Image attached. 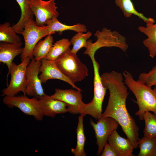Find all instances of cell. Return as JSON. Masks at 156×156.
Listing matches in <instances>:
<instances>
[{
  "instance_id": "6da1fadb",
  "label": "cell",
  "mask_w": 156,
  "mask_h": 156,
  "mask_svg": "<svg viewBox=\"0 0 156 156\" xmlns=\"http://www.w3.org/2000/svg\"><path fill=\"white\" fill-rule=\"evenodd\" d=\"M101 77L103 85L109 90V93L107 105L102 117H111L116 120L136 149L140 139L139 128L126 107L129 93L123 74L113 71L104 73Z\"/></svg>"
},
{
  "instance_id": "7a4b0ae2",
  "label": "cell",
  "mask_w": 156,
  "mask_h": 156,
  "mask_svg": "<svg viewBox=\"0 0 156 156\" xmlns=\"http://www.w3.org/2000/svg\"><path fill=\"white\" fill-rule=\"evenodd\" d=\"M122 74L125 83L136 99L133 100L139 107L135 115L142 120H143L144 113L146 111L152 112L156 115V85L152 89L139 79L135 80L129 72L125 71Z\"/></svg>"
},
{
  "instance_id": "3957f363",
  "label": "cell",
  "mask_w": 156,
  "mask_h": 156,
  "mask_svg": "<svg viewBox=\"0 0 156 156\" xmlns=\"http://www.w3.org/2000/svg\"><path fill=\"white\" fill-rule=\"evenodd\" d=\"M94 35L97 38V40L93 43L92 40H88L86 50L83 53L88 55L90 58L94 57L97 50L103 47H117L124 52L128 49L125 38L117 31H112L110 29L104 27L101 31H96Z\"/></svg>"
},
{
  "instance_id": "277c9868",
  "label": "cell",
  "mask_w": 156,
  "mask_h": 156,
  "mask_svg": "<svg viewBox=\"0 0 156 156\" xmlns=\"http://www.w3.org/2000/svg\"><path fill=\"white\" fill-rule=\"evenodd\" d=\"M70 48L54 61L61 72L74 84L80 81L88 75L87 67L76 54L72 53Z\"/></svg>"
},
{
  "instance_id": "5b68a950",
  "label": "cell",
  "mask_w": 156,
  "mask_h": 156,
  "mask_svg": "<svg viewBox=\"0 0 156 156\" xmlns=\"http://www.w3.org/2000/svg\"><path fill=\"white\" fill-rule=\"evenodd\" d=\"M91 59L94 73V96L90 102L85 104L80 114L83 116L90 115L98 120L102 118V105L107 89L102 83L99 73V64L95 60L94 57Z\"/></svg>"
},
{
  "instance_id": "8992f818",
  "label": "cell",
  "mask_w": 156,
  "mask_h": 156,
  "mask_svg": "<svg viewBox=\"0 0 156 156\" xmlns=\"http://www.w3.org/2000/svg\"><path fill=\"white\" fill-rule=\"evenodd\" d=\"M47 29V25H37L33 19L25 22L20 33L23 37L25 43L23 51L20 56L21 62L27 57L31 60L34 58L33 52L34 47L42 38L49 35Z\"/></svg>"
},
{
  "instance_id": "52a82bcc",
  "label": "cell",
  "mask_w": 156,
  "mask_h": 156,
  "mask_svg": "<svg viewBox=\"0 0 156 156\" xmlns=\"http://www.w3.org/2000/svg\"><path fill=\"white\" fill-rule=\"evenodd\" d=\"M30 60L27 57L18 65L13 62L7 76V83L8 77L9 74H10V81L7 88L2 90V96H14L20 92H23L24 95H26L25 72Z\"/></svg>"
},
{
  "instance_id": "ba28073f",
  "label": "cell",
  "mask_w": 156,
  "mask_h": 156,
  "mask_svg": "<svg viewBox=\"0 0 156 156\" xmlns=\"http://www.w3.org/2000/svg\"><path fill=\"white\" fill-rule=\"evenodd\" d=\"M38 99L29 98L26 95L21 96H5L3 99V103L9 108L16 107L24 114L33 116L37 120H42L43 116L40 111Z\"/></svg>"
},
{
  "instance_id": "9c48e42d",
  "label": "cell",
  "mask_w": 156,
  "mask_h": 156,
  "mask_svg": "<svg viewBox=\"0 0 156 156\" xmlns=\"http://www.w3.org/2000/svg\"><path fill=\"white\" fill-rule=\"evenodd\" d=\"M90 123L95 133L96 144L98 146L97 155H100L109 136L117 130L119 125L116 120L110 117H102L96 123L90 120Z\"/></svg>"
},
{
  "instance_id": "30bf717a",
  "label": "cell",
  "mask_w": 156,
  "mask_h": 156,
  "mask_svg": "<svg viewBox=\"0 0 156 156\" xmlns=\"http://www.w3.org/2000/svg\"><path fill=\"white\" fill-rule=\"evenodd\" d=\"M41 63V60H36L33 58L27 66L25 72L26 95L38 99L47 95L44 92L38 76Z\"/></svg>"
},
{
  "instance_id": "8fae6325",
  "label": "cell",
  "mask_w": 156,
  "mask_h": 156,
  "mask_svg": "<svg viewBox=\"0 0 156 156\" xmlns=\"http://www.w3.org/2000/svg\"><path fill=\"white\" fill-rule=\"evenodd\" d=\"M55 0H30L31 9L35 16V21L37 25H46L49 20L58 16L59 13L57 10Z\"/></svg>"
},
{
  "instance_id": "7c38bea8",
  "label": "cell",
  "mask_w": 156,
  "mask_h": 156,
  "mask_svg": "<svg viewBox=\"0 0 156 156\" xmlns=\"http://www.w3.org/2000/svg\"><path fill=\"white\" fill-rule=\"evenodd\" d=\"M50 96L68 104L69 112L73 114H80L86 104L82 101L81 91L77 90L56 88L55 93Z\"/></svg>"
},
{
  "instance_id": "4fadbf2b",
  "label": "cell",
  "mask_w": 156,
  "mask_h": 156,
  "mask_svg": "<svg viewBox=\"0 0 156 156\" xmlns=\"http://www.w3.org/2000/svg\"><path fill=\"white\" fill-rule=\"evenodd\" d=\"M41 61V64L39 70V72L41 73L39 78L42 83H45L49 79H58L69 84L73 88L81 92L82 91L61 72L54 61L45 58L42 59Z\"/></svg>"
},
{
  "instance_id": "5bb4252c",
  "label": "cell",
  "mask_w": 156,
  "mask_h": 156,
  "mask_svg": "<svg viewBox=\"0 0 156 156\" xmlns=\"http://www.w3.org/2000/svg\"><path fill=\"white\" fill-rule=\"evenodd\" d=\"M38 103L40 111L43 116L53 118L57 114L69 112L68 104L47 95L39 98Z\"/></svg>"
},
{
  "instance_id": "9a60e30c",
  "label": "cell",
  "mask_w": 156,
  "mask_h": 156,
  "mask_svg": "<svg viewBox=\"0 0 156 156\" xmlns=\"http://www.w3.org/2000/svg\"><path fill=\"white\" fill-rule=\"evenodd\" d=\"M23 42L11 43L1 42L0 43V62L5 64L9 71L14 58L23 52Z\"/></svg>"
},
{
  "instance_id": "2e32d148",
  "label": "cell",
  "mask_w": 156,
  "mask_h": 156,
  "mask_svg": "<svg viewBox=\"0 0 156 156\" xmlns=\"http://www.w3.org/2000/svg\"><path fill=\"white\" fill-rule=\"evenodd\" d=\"M117 153L118 156H134V148L131 142L127 138L121 137L115 130L109 138L107 141Z\"/></svg>"
},
{
  "instance_id": "e0dca14e",
  "label": "cell",
  "mask_w": 156,
  "mask_h": 156,
  "mask_svg": "<svg viewBox=\"0 0 156 156\" xmlns=\"http://www.w3.org/2000/svg\"><path fill=\"white\" fill-rule=\"evenodd\" d=\"M46 25L48 27L49 35L54 34L56 32L61 34L62 32L67 30L73 31L77 33H85L87 31L86 26L83 24L79 23L73 25H67L60 22L57 17L49 20Z\"/></svg>"
},
{
  "instance_id": "ac0fdd59",
  "label": "cell",
  "mask_w": 156,
  "mask_h": 156,
  "mask_svg": "<svg viewBox=\"0 0 156 156\" xmlns=\"http://www.w3.org/2000/svg\"><path fill=\"white\" fill-rule=\"evenodd\" d=\"M116 5L122 12L126 18H130L132 15L136 16L146 24V26L151 25L155 22V20L150 17L147 18L144 15L138 12L134 7L131 0H115Z\"/></svg>"
},
{
  "instance_id": "d6986e66",
  "label": "cell",
  "mask_w": 156,
  "mask_h": 156,
  "mask_svg": "<svg viewBox=\"0 0 156 156\" xmlns=\"http://www.w3.org/2000/svg\"><path fill=\"white\" fill-rule=\"evenodd\" d=\"M138 29L147 37L142 42L148 49L149 56L154 58L156 55V23L146 27L139 26Z\"/></svg>"
},
{
  "instance_id": "ffe728a7",
  "label": "cell",
  "mask_w": 156,
  "mask_h": 156,
  "mask_svg": "<svg viewBox=\"0 0 156 156\" xmlns=\"http://www.w3.org/2000/svg\"><path fill=\"white\" fill-rule=\"evenodd\" d=\"M16 1L21 8V15L18 22L13 25L12 27L17 34H20L23 29L25 22L29 19H33L34 14L31 8L30 0Z\"/></svg>"
},
{
  "instance_id": "44dd1931",
  "label": "cell",
  "mask_w": 156,
  "mask_h": 156,
  "mask_svg": "<svg viewBox=\"0 0 156 156\" xmlns=\"http://www.w3.org/2000/svg\"><path fill=\"white\" fill-rule=\"evenodd\" d=\"M53 39L51 35L46 36L43 40H40L35 46L33 55L36 60L45 58L53 45Z\"/></svg>"
},
{
  "instance_id": "7402d4cb",
  "label": "cell",
  "mask_w": 156,
  "mask_h": 156,
  "mask_svg": "<svg viewBox=\"0 0 156 156\" xmlns=\"http://www.w3.org/2000/svg\"><path fill=\"white\" fill-rule=\"evenodd\" d=\"M83 116L80 114L78 117V125L76 129L77 143L75 148L71 149V152L75 156H85L86 153L84 149L86 139L85 136L83 123Z\"/></svg>"
},
{
  "instance_id": "603a6c76",
  "label": "cell",
  "mask_w": 156,
  "mask_h": 156,
  "mask_svg": "<svg viewBox=\"0 0 156 156\" xmlns=\"http://www.w3.org/2000/svg\"><path fill=\"white\" fill-rule=\"evenodd\" d=\"M70 41L67 38H63L56 41L52 47L45 59L55 61L70 48Z\"/></svg>"
},
{
  "instance_id": "cb8c5ba5",
  "label": "cell",
  "mask_w": 156,
  "mask_h": 156,
  "mask_svg": "<svg viewBox=\"0 0 156 156\" xmlns=\"http://www.w3.org/2000/svg\"><path fill=\"white\" fill-rule=\"evenodd\" d=\"M140 152L137 156H156V139L143 136L138 141Z\"/></svg>"
},
{
  "instance_id": "d4e9b609",
  "label": "cell",
  "mask_w": 156,
  "mask_h": 156,
  "mask_svg": "<svg viewBox=\"0 0 156 156\" xmlns=\"http://www.w3.org/2000/svg\"><path fill=\"white\" fill-rule=\"evenodd\" d=\"M10 27V23L6 22L0 25L1 42L17 43L21 41L20 37Z\"/></svg>"
},
{
  "instance_id": "484cf974",
  "label": "cell",
  "mask_w": 156,
  "mask_h": 156,
  "mask_svg": "<svg viewBox=\"0 0 156 156\" xmlns=\"http://www.w3.org/2000/svg\"><path fill=\"white\" fill-rule=\"evenodd\" d=\"M143 120L145 123L144 136L156 139V115L146 111L143 114Z\"/></svg>"
},
{
  "instance_id": "4316f807",
  "label": "cell",
  "mask_w": 156,
  "mask_h": 156,
  "mask_svg": "<svg viewBox=\"0 0 156 156\" xmlns=\"http://www.w3.org/2000/svg\"><path fill=\"white\" fill-rule=\"evenodd\" d=\"M92 35L91 32L88 31L86 33L78 32L74 36L70 41L73 47L71 49V52L77 54L78 51L81 48H86L88 39Z\"/></svg>"
},
{
  "instance_id": "83f0119b",
  "label": "cell",
  "mask_w": 156,
  "mask_h": 156,
  "mask_svg": "<svg viewBox=\"0 0 156 156\" xmlns=\"http://www.w3.org/2000/svg\"><path fill=\"white\" fill-rule=\"evenodd\" d=\"M138 79L149 86L156 85V66H154L148 73H140Z\"/></svg>"
},
{
  "instance_id": "f1b7e54d",
  "label": "cell",
  "mask_w": 156,
  "mask_h": 156,
  "mask_svg": "<svg viewBox=\"0 0 156 156\" xmlns=\"http://www.w3.org/2000/svg\"><path fill=\"white\" fill-rule=\"evenodd\" d=\"M101 156H118L111 146L107 142L105 144Z\"/></svg>"
}]
</instances>
